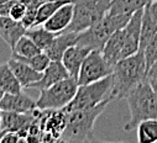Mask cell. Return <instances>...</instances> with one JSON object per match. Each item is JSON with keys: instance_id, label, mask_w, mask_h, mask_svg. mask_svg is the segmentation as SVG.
Masks as SVG:
<instances>
[{"instance_id": "obj_1", "label": "cell", "mask_w": 157, "mask_h": 143, "mask_svg": "<svg viewBox=\"0 0 157 143\" xmlns=\"http://www.w3.org/2000/svg\"><path fill=\"white\" fill-rule=\"evenodd\" d=\"M147 78L144 52H136L132 56L121 58L114 67L111 73V97L125 99L129 91Z\"/></svg>"}, {"instance_id": "obj_2", "label": "cell", "mask_w": 157, "mask_h": 143, "mask_svg": "<svg viewBox=\"0 0 157 143\" xmlns=\"http://www.w3.org/2000/svg\"><path fill=\"white\" fill-rule=\"evenodd\" d=\"M110 101L111 100H105L94 107L67 112L66 127L58 142H90L93 139L94 122L103 114Z\"/></svg>"}, {"instance_id": "obj_3", "label": "cell", "mask_w": 157, "mask_h": 143, "mask_svg": "<svg viewBox=\"0 0 157 143\" xmlns=\"http://www.w3.org/2000/svg\"><path fill=\"white\" fill-rule=\"evenodd\" d=\"M125 99L130 110V120L124 126L125 131L135 130L141 121L157 119V100L147 78L136 84Z\"/></svg>"}, {"instance_id": "obj_4", "label": "cell", "mask_w": 157, "mask_h": 143, "mask_svg": "<svg viewBox=\"0 0 157 143\" xmlns=\"http://www.w3.org/2000/svg\"><path fill=\"white\" fill-rule=\"evenodd\" d=\"M130 16L131 15L128 14H119V15L105 14L101 19L95 21L87 30L78 33L75 45L84 46L90 50L101 51L108 38L115 31L123 28L128 24Z\"/></svg>"}, {"instance_id": "obj_5", "label": "cell", "mask_w": 157, "mask_h": 143, "mask_svg": "<svg viewBox=\"0 0 157 143\" xmlns=\"http://www.w3.org/2000/svg\"><path fill=\"white\" fill-rule=\"evenodd\" d=\"M111 85H113L111 74L89 84L78 85L74 97L63 109L67 112H69L73 110L94 107L105 100H114L111 97Z\"/></svg>"}, {"instance_id": "obj_6", "label": "cell", "mask_w": 157, "mask_h": 143, "mask_svg": "<svg viewBox=\"0 0 157 143\" xmlns=\"http://www.w3.org/2000/svg\"><path fill=\"white\" fill-rule=\"evenodd\" d=\"M111 0H73V19L66 32H82L108 14Z\"/></svg>"}, {"instance_id": "obj_7", "label": "cell", "mask_w": 157, "mask_h": 143, "mask_svg": "<svg viewBox=\"0 0 157 143\" xmlns=\"http://www.w3.org/2000/svg\"><path fill=\"white\" fill-rule=\"evenodd\" d=\"M78 88L77 79L68 77L44 90L36 101V107L41 110H58L63 109L74 97Z\"/></svg>"}, {"instance_id": "obj_8", "label": "cell", "mask_w": 157, "mask_h": 143, "mask_svg": "<svg viewBox=\"0 0 157 143\" xmlns=\"http://www.w3.org/2000/svg\"><path fill=\"white\" fill-rule=\"evenodd\" d=\"M113 73V67L105 61L101 51L92 50L84 58L79 73H78L77 83L78 85L89 84L100 80Z\"/></svg>"}, {"instance_id": "obj_9", "label": "cell", "mask_w": 157, "mask_h": 143, "mask_svg": "<svg viewBox=\"0 0 157 143\" xmlns=\"http://www.w3.org/2000/svg\"><path fill=\"white\" fill-rule=\"evenodd\" d=\"M142 13H144V9L135 11L130 16L128 24L123 27V30H124V50L121 53V58L132 56L139 51Z\"/></svg>"}, {"instance_id": "obj_10", "label": "cell", "mask_w": 157, "mask_h": 143, "mask_svg": "<svg viewBox=\"0 0 157 143\" xmlns=\"http://www.w3.org/2000/svg\"><path fill=\"white\" fill-rule=\"evenodd\" d=\"M69 74L67 69L64 68L63 63L61 61H51L50 64L47 65V68L42 72V75L41 78L38 79L37 82L32 83L29 88L36 89V90H44L66 78H68Z\"/></svg>"}, {"instance_id": "obj_11", "label": "cell", "mask_w": 157, "mask_h": 143, "mask_svg": "<svg viewBox=\"0 0 157 143\" xmlns=\"http://www.w3.org/2000/svg\"><path fill=\"white\" fill-rule=\"evenodd\" d=\"M0 107L4 111L30 114L36 107V101H33L22 91L15 93V94L5 93L3 99L0 100Z\"/></svg>"}, {"instance_id": "obj_12", "label": "cell", "mask_w": 157, "mask_h": 143, "mask_svg": "<svg viewBox=\"0 0 157 143\" xmlns=\"http://www.w3.org/2000/svg\"><path fill=\"white\" fill-rule=\"evenodd\" d=\"M90 51H92L90 48L84 47V46H79V45H73L66 50L61 62L63 63L64 68L67 69L69 77H72L74 79L78 78V73H79L81 65Z\"/></svg>"}, {"instance_id": "obj_13", "label": "cell", "mask_w": 157, "mask_h": 143, "mask_svg": "<svg viewBox=\"0 0 157 143\" xmlns=\"http://www.w3.org/2000/svg\"><path fill=\"white\" fill-rule=\"evenodd\" d=\"M26 27L21 21H16L10 16H0V37L13 50L21 36L25 35Z\"/></svg>"}, {"instance_id": "obj_14", "label": "cell", "mask_w": 157, "mask_h": 143, "mask_svg": "<svg viewBox=\"0 0 157 143\" xmlns=\"http://www.w3.org/2000/svg\"><path fill=\"white\" fill-rule=\"evenodd\" d=\"M72 19H73V0L71 3L62 5L51 17H48L42 24V26L53 33H61L68 27Z\"/></svg>"}, {"instance_id": "obj_15", "label": "cell", "mask_w": 157, "mask_h": 143, "mask_svg": "<svg viewBox=\"0 0 157 143\" xmlns=\"http://www.w3.org/2000/svg\"><path fill=\"white\" fill-rule=\"evenodd\" d=\"M79 32H61L55 36V38L50 43V46L44 51L51 61H61L66 50L73 45H75L77 36Z\"/></svg>"}, {"instance_id": "obj_16", "label": "cell", "mask_w": 157, "mask_h": 143, "mask_svg": "<svg viewBox=\"0 0 157 143\" xmlns=\"http://www.w3.org/2000/svg\"><path fill=\"white\" fill-rule=\"evenodd\" d=\"M123 50H124V30L120 28V30L115 31L108 38V41L105 42V45L101 50V53H103V57L105 58V61L111 67H114L121 59Z\"/></svg>"}, {"instance_id": "obj_17", "label": "cell", "mask_w": 157, "mask_h": 143, "mask_svg": "<svg viewBox=\"0 0 157 143\" xmlns=\"http://www.w3.org/2000/svg\"><path fill=\"white\" fill-rule=\"evenodd\" d=\"M8 64L22 88H29L32 83L37 82L42 75L41 72L35 70L29 64H26L21 61H17L13 57H10V59L8 61Z\"/></svg>"}, {"instance_id": "obj_18", "label": "cell", "mask_w": 157, "mask_h": 143, "mask_svg": "<svg viewBox=\"0 0 157 143\" xmlns=\"http://www.w3.org/2000/svg\"><path fill=\"white\" fill-rule=\"evenodd\" d=\"M33 121H35V117L31 112L30 114H20V112L2 110V125H0V130L17 132L21 128L32 123Z\"/></svg>"}, {"instance_id": "obj_19", "label": "cell", "mask_w": 157, "mask_h": 143, "mask_svg": "<svg viewBox=\"0 0 157 143\" xmlns=\"http://www.w3.org/2000/svg\"><path fill=\"white\" fill-rule=\"evenodd\" d=\"M153 0H111L108 14L119 15L128 14L132 15L135 11L144 9L146 5L151 4Z\"/></svg>"}, {"instance_id": "obj_20", "label": "cell", "mask_w": 157, "mask_h": 143, "mask_svg": "<svg viewBox=\"0 0 157 143\" xmlns=\"http://www.w3.org/2000/svg\"><path fill=\"white\" fill-rule=\"evenodd\" d=\"M150 5V4H148ZM148 5L144 8L142 13V22H141V35H140V46L139 52H144L148 41L153 37V35L157 32V21L152 17Z\"/></svg>"}, {"instance_id": "obj_21", "label": "cell", "mask_w": 157, "mask_h": 143, "mask_svg": "<svg viewBox=\"0 0 157 143\" xmlns=\"http://www.w3.org/2000/svg\"><path fill=\"white\" fill-rule=\"evenodd\" d=\"M25 35L27 36L29 38H31L33 41V43L40 48L41 51H45L50 43L52 42V40L55 38V36L57 33H53L48 30H46L44 26H33L26 30Z\"/></svg>"}, {"instance_id": "obj_22", "label": "cell", "mask_w": 157, "mask_h": 143, "mask_svg": "<svg viewBox=\"0 0 157 143\" xmlns=\"http://www.w3.org/2000/svg\"><path fill=\"white\" fill-rule=\"evenodd\" d=\"M0 86L5 93H10V94L22 91V86L14 75L8 62L0 64Z\"/></svg>"}, {"instance_id": "obj_23", "label": "cell", "mask_w": 157, "mask_h": 143, "mask_svg": "<svg viewBox=\"0 0 157 143\" xmlns=\"http://www.w3.org/2000/svg\"><path fill=\"white\" fill-rule=\"evenodd\" d=\"M139 143H155L157 142V119H148L141 121L137 126Z\"/></svg>"}, {"instance_id": "obj_24", "label": "cell", "mask_w": 157, "mask_h": 143, "mask_svg": "<svg viewBox=\"0 0 157 143\" xmlns=\"http://www.w3.org/2000/svg\"><path fill=\"white\" fill-rule=\"evenodd\" d=\"M72 0H48L46 3H42L37 9V15L35 20V26H41L48 17H51L62 5L71 3Z\"/></svg>"}, {"instance_id": "obj_25", "label": "cell", "mask_w": 157, "mask_h": 143, "mask_svg": "<svg viewBox=\"0 0 157 143\" xmlns=\"http://www.w3.org/2000/svg\"><path fill=\"white\" fill-rule=\"evenodd\" d=\"M11 52H13V54L29 58V57H32V56H35L37 53L42 52V51L33 43V41L31 38H29L26 35H24L19 38V41L16 42V45L14 46Z\"/></svg>"}, {"instance_id": "obj_26", "label": "cell", "mask_w": 157, "mask_h": 143, "mask_svg": "<svg viewBox=\"0 0 157 143\" xmlns=\"http://www.w3.org/2000/svg\"><path fill=\"white\" fill-rule=\"evenodd\" d=\"M11 57L15 58V59H17V61H21V62L29 64L31 68H33L37 72H41V73L47 68V65L51 62L50 57L44 51L40 52V53H37V54H35V56H32V57H29V58L20 57V56H16V54H11Z\"/></svg>"}, {"instance_id": "obj_27", "label": "cell", "mask_w": 157, "mask_h": 143, "mask_svg": "<svg viewBox=\"0 0 157 143\" xmlns=\"http://www.w3.org/2000/svg\"><path fill=\"white\" fill-rule=\"evenodd\" d=\"M21 2L26 5V13H25V16L22 17L21 22L26 28L33 27L36 15H37V9L41 4L38 3L37 0H21Z\"/></svg>"}, {"instance_id": "obj_28", "label": "cell", "mask_w": 157, "mask_h": 143, "mask_svg": "<svg viewBox=\"0 0 157 143\" xmlns=\"http://www.w3.org/2000/svg\"><path fill=\"white\" fill-rule=\"evenodd\" d=\"M144 54H145L146 73H147L148 69L151 68V65L157 61V32L153 35V37L146 45V47L144 50Z\"/></svg>"}, {"instance_id": "obj_29", "label": "cell", "mask_w": 157, "mask_h": 143, "mask_svg": "<svg viewBox=\"0 0 157 143\" xmlns=\"http://www.w3.org/2000/svg\"><path fill=\"white\" fill-rule=\"evenodd\" d=\"M25 13H26V5L21 2V0H15L11 9H10L9 16L16 21H21L22 17L25 16Z\"/></svg>"}, {"instance_id": "obj_30", "label": "cell", "mask_w": 157, "mask_h": 143, "mask_svg": "<svg viewBox=\"0 0 157 143\" xmlns=\"http://www.w3.org/2000/svg\"><path fill=\"white\" fill-rule=\"evenodd\" d=\"M14 2L15 0H9V2H5L3 4H0V16H9L10 9H11Z\"/></svg>"}, {"instance_id": "obj_31", "label": "cell", "mask_w": 157, "mask_h": 143, "mask_svg": "<svg viewBox=\"0 0 157 143\" xmlns=\"http://www.w3.org/2000/svg\"><path fill=\"white\" fill-rule=\"evenodd\" d=\"M147 78H156L157 79V61L151 65L147 72Z\"/></svg>"}, {"instance_id": "obj_32", "label": "cell", "mask_w": 157, "mask_h": 143, "mask_svg": "<svg viewBox=\"0 0 157 143\" xmlns=\"http://www.w3.org/2000/svg\"><path fill=\"white\" fill-rule=\"evenodd\" d=\"M148 9H150V13H151L152 17L157 21V0H153V2L148 5Z\"/></svg>"}, {"instance_id": "obj_33", "label": "cell", "mask_w": 157, "mask_h": 143, "mask_svg": "<svg viewBox=\"0 0 157 143\" xmlns=\"http://www.w3.org/2000/svg\"><path fill=\"white\" fill-rule=\"evenodd\" d=\"M150 80V84L155 91V95H156V100H157V79L156 78H147Z\"/></svg>"}, {"instance_id": "obj_34", "label": "cell", "mask_w": 157, "mask_h": 143, "mask_svg": "<svg viewBox=\"0 0 157 143\" xmlns=\"http://www.w3.org/2000/svg\"><path fill=\"white\" fill-rule=\"evenodd\" d=\"M4 94H5V91L2 89V86H0V100L3 99V96H4Z\"/></svg>"}, {"instance_id": "obj_35", "label": "cell", "mask_w": 157, "mask_h": 143, "mask_svg": "<svg viewBox=\"0 0 157 143\" xmlns=\"http://www.w3.org/2000/svg\"><path fill=\"white\" fill-rule=\"evenodd\" d=\"M37 2L40 3V4H42V3H46V2H48V0H37Z\"/></svg>"}, {"instance_id": "obj_36", "label": "cell", "mask_w": 157, "mask_h": 143, "mask_svg": "<svg viewBox=\"0 0 157 143\" xmlns=\"http://www.w3.org/2000/svg\"><path fill=\"white\" fill-rule=\"evenodd\" d=\"M0 125H2V107H0Z\"/></svg>"}, {"instance_id": "obj_37", "label": "cell", "mask_w": 157, "mask_h": 143, "mask_svg": "<svg viewBox=\"0 0 157 143\" xmlns=\"http://www.w3.org/2000/svg\"><path fill=\"white\" fill-rule=\"evenodd\" d=\"M5 2H9V0H0V4H3V3H5Z\"/></svg>"}]
</instances>
